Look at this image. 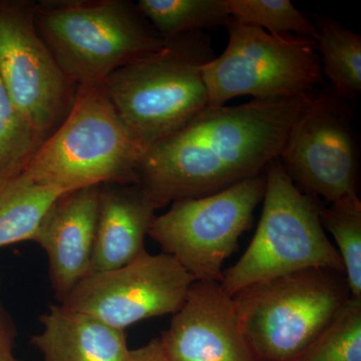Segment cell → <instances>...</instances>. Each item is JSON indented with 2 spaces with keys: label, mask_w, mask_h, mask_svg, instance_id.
<instances>
[{
  "label": "cell",
  "mask_w": 361,
  "mask_h": 361,
  "mask_svg": "<svg viewBox=\"0 0 361 361\" xmlns=\"http://www.w3.org/2000/svg\"><path fill=\"white\" fill-rule=\"evenodd\" d=\"M265 175L262 215L255 235L220 282L231 297L249 285L297 271L326 268L344 273L320 219L322 201L302 193L278 158L267 166Z\"/></svg>",
  "instance_id": "277c9868"
},
{
  "label": "cell",
  "mask_w": 361,
  "mask_h": 361,
  "mask_svg": "<svg viewBox=\"0 0 361 361\" xmlns=\"http://www.w3.org/2000/svg\"><path fill=\"white\" fill-rule=\"evenodd\" d=\"M123 1L66 2L40 7L35 20L68 80L103 84L111 73L167 44Z\"/></svg>",
  "instance_id": "5b68a950"
},
{
  "label": "cell",
  "mask_w": 361,
  "mask_h": 361,
  "mask_svg": "<svg viewBox=\"0 0 361 361\" xmlns=\"http://www.w3.org/2000/svg\"><path fill=\"white\" fill-rule=\"evenodd\" d=\"M324 230L334 237L351 296L361 297V202L360 197L320 206Z\"/></svg>",
  "instance_id": "ffe728a7"
},
{
  "label": "cell",
  "mask_w": 361,
  "mask_h": 361,
  "mask_svg": "<svg viewBox=\"0 0 361 361\" xmlns=\"http://www.w3.org/2000/svg\"><path fill=\"white\" fill-rule=\"evenodd\" d=\"M101 185L73 190L49 207L32 241L49 261V281L59 303L90 274Z\"/></svg>",
  "instance_id": "4fadbf2b"
},
{
  "label": "cell",
  "mask_w": 361,
  "mask_h": 361,
  "mask_svg": "<svg viewBox=\"0 0 361 361\" xmlns=\"http://www.w3.org/2000/svg\"><path fill=\"white\" fill-rule=\"evenodd\" d=\"M18 329L0 295V361H21L16 355Z\"/></svg>",
  "instance_id": "603a6c76"
},
{
  "label": "cell",
  "mask_w": 361,
  "mask_h": 361,
  "mask_svg": "<svg viewBox=\"0 0 361 361\" xmlns=\"http://www.w3.org/2000/svg\"><path fill=\"white\" fill-rule=\"evenodd\" d=\"M313 97L307 94L207 108L145 152L135 185L157 210L262 174L279 157Z\"/></svg>",
  "instance_id": "6da1fadb"
},
{
  "label": "cell",
  "mask_w": 361,
  "mask_h": 361,
  "mask_svg": "<svg viewBox=\"0 0 361 361\" xmlns=\"http://www.w3.org/2000/svg\"><path fill=\"white\" fill-rule=\"evenodd\" d=\"M265 172L200 198L171 204L148 235L196 281L222 280L223 264L236 250L264 197Z\"/></svg>",
  "instance_id": "ba28073f"
},
{
  "label": "cell",
  "mask_w": 361,
  "mask_h": 361,
  "mask_svg": "<svg viewBox=\"0 0 361 361\" xmlns=\"http://www.w3.org/2000/svg\"><path fill=\"white\" fill-rule=\"evenodd\" d=\"M137 8L166 42L232 20L226 0H140Z\"/></svg>",
  "instance_id": "ac0fdd59"
},
{
  "label": "cell",
  "mask_w": 361,
  "mask_h": 361,
  "mask_svg": "<svg viewBox=\"0 0 361 361\" xmlns=\"http://www.w3.org/2000/svg\"><path fill=\"white\" fill-rule=\"evenodd\" d=\"M159 338L170 361H261L218 282L195 281Z\"/></svg>",
  "instance_id": "7c38bea8"
},
{
  "label": "cell",
  "mask_w": 361,
  "mask_h": 361,
  "mask_svg": "<svg viewBox=\"0 0 361 361\" xmlns=\"http://www.w3.org/2000/svg\"><path fill=\"white\" fill-rule=\"evenodd\" d=\"M42 330L30 342L44 361H127L126 330L87 313L52 304L39 317Z\"/></svg>",
  "instance_id": "9a60e30c"
},
{
  "label": "cell",
  "mask_w": 361,
  "mask_h": 361,
  "mask_svg": "<svg viewBox=\"0 0 361 361\" xmlns=\"http://www.w3.org/2000/svg\"><path fill=\"white\" fill-rule=\"evenodd\" d=\"M127 361H170L159 337L135 349H130Z\"/></svg>",
  "instance_id": "cb8c5ba5"
},
{
  "label": "cell",
  "mask_w": 361,
  "mask_h": 361,
  "mask_svg": "<svg viewBox=\"0 0 361 361\" xmlns=\"http://www.w3.org/2000/svg\"><path fill=\"white\" fill-rule=\"evenodd\" d=\"M196 280L174 257L144 252L118 269L87 275L59 303L116 329L175 314Z\"/></svg>",
  "instance_id": "30bf717a"
},
{
  "label": "cell",
  "mask_w": 361,
  "mask_h": 361,
  "mask_svg": "<svg viewBox=\"0 0 361 361\" xmlns=\"http://www.w3.org/2000/svg\"><path fill=\"white\" fill-rule=\"evenodd\" d=\"M144 153L103 84L82 85L65 122L21 173L65 193L96 185L135 184Z\"/></svg>",
  "instance_id": "3957f363"
},
{
  "label": "cell",
  "mask_w": 361,
  "mask_h": 361,
  "mask_svg": "<svg viewBox=\"0 0 361 361\" xmlns=\"http://www.w3.org/2000/svg\"><path fill=\"white\" fill-rule=\"evenodd\" d=\"M227 47L203 68L208 108L235 97L281 99L310 94L323 75L316 42L295 35H273L232 20Z\"/></svg>",
  "instance_id": "52a82bcc"
},
{
  "label": "cell",
  "mask_w": 361,
  "mask_h": 361,
  "mask_svg": "<svg viewBox=\"0 0 361 361\" xmlns=\"http://www.w3.org/2000/svg\"><path fill=\"white\" fill-rule=\"evenodd\" d=\"M0 80L42 142L63 113L66 78L35 26V11L0 7Z\"/></svg>",
  "instance_id": "8fae6325"
},
{
  "label": "cell",
  "mask_w": 361,
  "mask_h": 361,
  "mask_svg": "<svg viewBox=\"0 0 361 361\" xmlns=\"http://www.w3.org/2000/svg\"><path fill=\"white\" fill-rule=\"evenodd\" d=\"M63 194L21 172L0 178V248L32 241L44 214Z\"/></svg>",
  "instance_id": "2e32d148"
},
{
  "label": "cell",
  "mask_w": 361,
  "mask_h": 361,
  "mask_svg": "<svg viewBox=\"0 0 361 361\" xmlns=\"http://www.w3.org/2000/svg\"><path fill=\"white\" fill-rule=\"evenodd\" d=\"M345 102L325 87L289 132L279 159L302 193L329 204L358 196L360 156Z\"/></svg>",
  "instance_id": "9c48e42d"
},
{
  "label": "cell",
  "mask_w": 361,
  "mask_h": 361,
  "mask_svg": "<svg viewBox=\"0 0 361 361\" xmlns=\"http://www.w3.org/2000/svg\"><path fill=\"white\" fill-rule=\"evenodd\" d=\"M291 361H361V297H353Z\"/></svg>",
  "instance_id": "d6986e66"
},
{
  "label": "cell",
  "mask_w": 361,
  "mask_h": 361,
  "mask_svg": "<svg viewBox=\"0 0 361 361\" xmlns=\"http://www.w3.org/2000/svg\"><path fill=\"white\" fill-rule=\"evenodd\" d=\"M233 20L273 35H295L317 40L318 32L289 0H226Z\"/></svg>",
  "instance_id": "44dd1931"
},
{
  "label": "cell",
  "mask_w": 361,
  "mask_h": 361,
  "mask_svg": "<svg viewBox=\"0 0 361 361\" xmlns=\"http://www.w3.org/2000/svg\"><path fill=\"white\" fill-rule=\"evenodd\" d=\"M155 212L137 185H101L90 274L118 269L146 252L145 238Z\"/></svg>",
  "instance_id": "5bb4252c"
},
{
  "label": "cell",
  "mask_w": 361,
  "mask_h": 361,
  "mask_svg": "<svg viewBox=\"0 0 361 361\" xmlns=\"http://www.w3.org/2000/svg\"><path fill=\"white\" fill-rule=\"evenodd\" d=\"M322 75L344 101H355L361 92V37L331 18L314 23Z\"/></svg>",
  "instance_id": "e0dca14e"
},
{
  "label": "cell",
  "mask_w": 361,
  "mask_h": 361,
  "mask_svg": "<svg viewBox=\"0 0 361 361\" xmlns=\"http://www.w3.org/2000/svg\"><path fill=\"white\" fill-rule=\"evenodd\" d=\"M350 297L343 272L310 268L249 285L233 301L261 361H291Z\"/></svg>",
  "instance_id": "8992f818"
},
{
  "label": "cell",
  "mask_w": 361,
  "mask_h": 361,
  "mask_svg": "<svg viewBox=\"0 0 361 361\" xmlns=\"http://www.w3.org/2000/svg\"><path fill=\"white\" fill-rule=\"evenodd\" d=\"M42 144L0 80V178L21 172Z\"/></svg>",
  "instance_id": "7402d4cb"
},
{
  "label": "cell",
  "mask_w": 361,
  "mask_h": 361,
  "mask_svg": "<svg viewBox=\"0 0 361 361\" xmlns=\"http://www.w3.org/2000/svg\"><path fill=\"white\" fill-rule=\"evenodd\" d=\"M215 58L209 35L187 33L104 80L111 104L145 152L208 108L203 68Z\"/></svg>",
  "instance_id": "7a4b0ae2"
}]
</instances>
